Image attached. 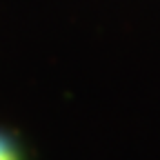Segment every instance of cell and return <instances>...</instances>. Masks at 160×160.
Returning a JSON list of instances; mask_svg holds the SVG:
<instances>
[{
	"label": "cell",
	"instance_id": "1",
	"mask_svg": "<svg viewBox=\"0 0 160 160\" xmlns=\"http://www.w3.org/2000/svg\"><path fill=\"white\" fill-rule=\"evenodd\" d=\"M0 160H20L18 147L13 145V140L5 133H0Z\"/></svg>",
	"mask_w": 160,
	"mask_h": 160
}]
</instances>
